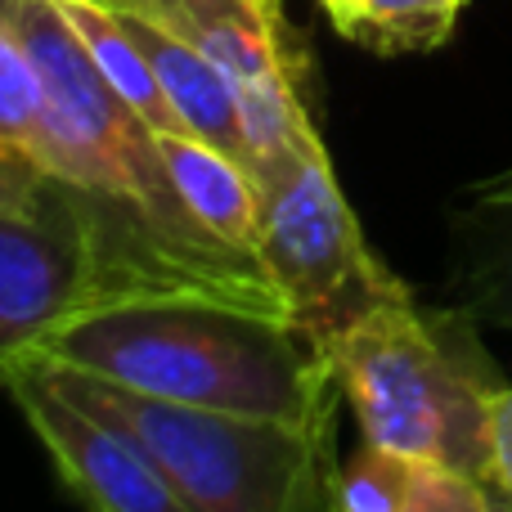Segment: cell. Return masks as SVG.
I'll list each match as a JSON object with an SVG mask.
<instances>
[{"label":"cell","instance_id":"8","mask_svg":"<svg viewBox=\"0 0 512 512\" xmlns=\"http://www.w3.org/2000/svg\"><path fill=\"white\" fill-rule=\"evenodd\" d=\"M9 396L45 445L63 490L86 512H189L158 463L131 436L81 409L45 364L18 369Z\"/></svg>","mask_w":512,"mask_h":512},{"label":"cell","instance_id":"19","mask_svg":"<svg viewBox=\"0 0 512 512\" xmlns=\"http://www.w3.org/2000/svg\"><path fill=\"white\" fill-rule=\"evenodd\" d=\"M499 512H504V508H499Z\"/></svg>","mask_w":512,"mask_h":512},{"label":"cell","instance_id":"14","mask_svg":"<svg viewBox=\"0 0 512 512\" xmlns=\"http://www.w3.org/2000/svg\"><path fill=\"white\" fill-rule=\"evenodd\" d=\"M463 0H351L337 32L373 54H423L450 41Z\"/></svg>","mask_w":512,"mask_h":512},{"label":"cell","instance_id":"15","mask_svg":"<svg viewBox=\"0 0 512 512\" xmlns=\"http://www.w3.org/2000/svg\"><path fill=\"white\" fill-rule=\"evenodd\" d=\"M0 167H45L41 77L5 18H0Z\"/></svg>","mask_w":512,"mask_h":512},{"label":"cell","instance_id":"4","mask_svg":"<svg viewBox=\"0 0 512 512\" xmlns=\"http://www.w3.org/2000/svg\"><path fill=\"white\" fill-rule=\"evenodd\" d=\"M63 391L131 436L176 486L189 512H337L333 423L221 414L153 400L72 369H54Z\"/></svg>","mask_w":512,"mask_h":512},{"label":"cell","instance_id":"7","mask_svg":"<svg viewBox=\"0 0 512 512\" xmlns=\"http://www.w3.org/2000/svg\"><path fill=\"white\" fill-rule=\"evenodd\" d=\"M117 9L167 27L230 77L248 126L256 180L324 149L306 108L310 59L288 27L283 0H126Z\"/></svg>","mask_w":512,"mask_h":512},{"label":"cell","instance_id":"1","mask_svg":"<svg viewBox=\"0 0 512 512\" xmlns=\"http://www.w3.org/2000/svg\"><path fill=\"white\" fill-rule=\"evenodd\" d=\"M0 18L41 77L45 167L95 212L117 306L221 301L288 319L270 270L189 212L158 131L108 86L63 9L54 0H0Z\"/></svg>","mask_w":512,"mask_h":512},{"label":"cell","instance_id":"3","mask_svg":"<svg viewBox=\"0 0 512 512\" xmlns=\"http://www.w3.org/2000/svg\"><path fill=\"white\" fill-rule=\"evenodd\" d=\"M328 355L364 445L445 463L486 486L490 423L508 382L468 310H427L405 288L333 337Z\"/></svg>","mask_w":512,"mask_h":512},{"label":"cell","instance_id":"11","mask_svg":"<svg viewBox=\"0 0 512 512\" xmlns=\"http://www.w3.org/2000/svg\"><path fill=\"white\" fill-rule=\"evenodd\" d=\"M337 512H499L468 472L364 445L337 477Z\"/></svg>","mask_w":512,"mask_h":512},{"label":"cell","instance_id":"5","mask_svg":"<svg viewBox=\"0 0 512 512\" xmlns=\"http://www.w3.org/2000/svg\"><path fill=\"white\" fill-rule=\"evenodd\" d=\"M117 306L90 203L45 167H0V391L72 319Z\"/></svg>","mask_w":512,"mask_h":512},{"label":"cell","instance_id":"10","mask_svg":"<svg viewBox=\"0 0 512 512\" xmlns=\"http://www.w3.org/2000/svg\"><path fill=\"white\" fill-rule=\"evenodd\" d=\"M117 9V5H113ZM122 23L131 27V36L140 41V50L149 54L153 72H158L162 90H167L171 108H176L185 135L216 144L221 153L239 158L252 171V144H248V126H243V108L234 95L230 77L216 68L207 54H198L189 41L171 36L167 27L149 23V18L131 14V9H117Z\"/></svg>","mask_w":512,"mask_h":512},{"label":"cell","instance_id":"18","mask_svg":"<svg viewBox=\"0 0 512 512\" xmlns=\"http://www.w3.org/2000/svg\"><path fill=\"white\" fill-rule=\"evenodd\" d=\"M99 5H126V0H99Z\"/></svg>","mask_w":512,"mask_h":512},{"label":"cell","instance_id":"2","mask_svg":"<svg viewBox=\"0 0 512 512\" xmlns=\"http://www.w3.org/2000/svg\"><path fill=\"white\" fill-rule=\"evenodd\" d=\"M32 364L221 414L333 423L342 382L315 333L221 301H131L72 319Z\"/></svg>","mask_w":512,"mask_h":512},{"label":"cell","instance_id":"16","mask_svg":"<svg viewBox=\"0 0 512 512\" xmlns=\"http://www.w3.org/2000/svg\"><path fill=\"white\" fill-rule=\"evenodd\" d=\"M486 490L495 495V504L512 512V387L499 391L495 400V423H490V472Z\"/></svg>","mask_w":512,"mask_h":512},{"label":"cell","instance_id":"9","mask_svg":"<svg viewBox=\"0 0 512 512\" xmlns=\"http://www.w3.org/2000/svg\"><path fill=\"white\" fill-rule=\"evenodd\" d=\"M450 292L477 324L512 328V167L450 212Z\"/></svg>","mask_w":512,"mask_h":512},{"label":"cell","instance_id":"17","mask_svg":"<svg viewBox=\"0 0 512 512\" xmlns=\"http://www.w3.org/2000/svg\"><path fill=\"white\" fill-rule=\"evenodd\" d=\"M319 5H324V9H328V18L337 23V18H342L346 9H351V0H319Z\"/></svg>","mask_w":512,"mask_h":512},{"label":"cell","instance_id":"12","mask_svg":"<svg viewBox=\"0 0 512 512\" xmlns=\"http://www.w3.org/2000/svg\"><path fill=\"white\" fill-rule=\"evenodd\" d=\"M158 144L189 212L221 243L261 261V185H256L252 171L239 158L221 153L216 144L185 131L158 135Z\"/></svg>","mask_w":512,"mask_h":512},{"label":"cell","instance_id":"6","mask_svg":"<svg viewBox=\"0 0 512 512\" xmlns=\"http://www.w3.org/2000/svg\"><path fill=\"white\" fill-rule=\"evenodd\" d=\"M261 265L288 319L324 346L373 306L405 292V283L373 256L333 180L328 149L261 180Z\"/></svg>","mask_w":512,"mask_h":512},{"label":"cell","instance_id":"13","mask_svg":"<svg viewBox=\"0 0 512 512\" xmlns=\"http://www.w3.org/2000/svg\"><path fill=\"white\" fill-rule=\"evenodd\" d=\"M63 9V18L72 23V32L81 36V45L90 50L95 68L108 77V86L144 117L158 135H171V131H185L171 108L167 90H162L158 72H153L149 54L140 50V41L131 36V27L122 23L113 5H99V0H54Z\"/></svg>","mask_w":512,"mask_h":512}]
</instances>
